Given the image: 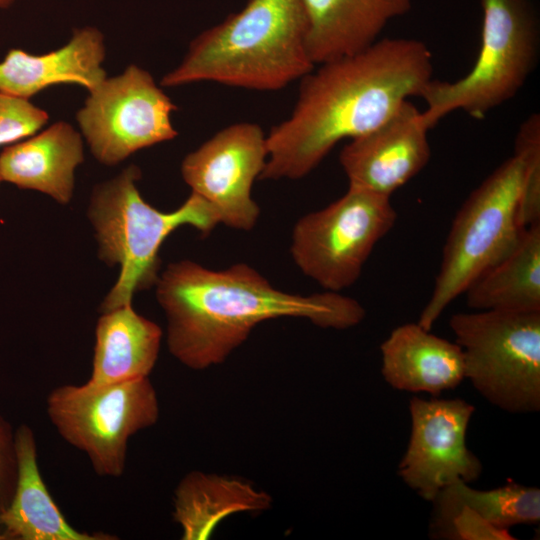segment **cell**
<instances>
[{
    "label": "cell",
    "instance_id": "1",
    "mask_svg": "<svg viewBox=\"0 0 540 540\" xmlns=\"http://www.w3.org/2000/svg\"><path fill=\"white\" fill-rule=\"evenodd\" d=\"M316 66L300 79L292 113L266 135L260 180L306 176L338 142L377 128L433 79L430 49L412 38L378 39Z\"/></svg>",
    "mask_w": 540,
    "mask_h": 540
},
{
    "label": "cell",
    "instance_id": "2",
    "mask_svg": "<svg viewBox=\"0 0 540 540\" xmlns=\"http://www.w3.org/2000/svg\"><path fill=\"white\" fill-rule=\"evenodd\" d=\"M155 286L167 318L169 351L197 370L223 362L266 320L305 318L321 328L342 330L366 314L357 300L340 292L281 291L246 263L213 270L190 260L173 262Z\"/></svg>",
    "mask_w": 540,
    "mask_h": 540
},
{
    "label": "cell",
    "instance_id": "3",
    "mask_svg": "<svg viewBox=\"0 0 540 540\" xmlns=\"http://www.w3.org/2000/svg\"><path fill=\"white\" fill-rule=\"evenodd\" d=\"M301 0H248L244 8L197 35L162 87L196 82L276 91L315 67Z\"/></svg>",
    "mask_w": 540,
    "mask_h": 540
},
{
    "label": "cell",
    "instance_id": "4",
    "mask_svg": "<svg viewBox=\"0 0 540 540\" xmlns=\"http://www.w3.org/2000/svg\"><path fill=\"white\" fill-rule=\"evenodd\" d=\"M140 177L139 167L130 165L97 184L91 194L88 217L96 232L98 256L109 266H120L101 313L131 304L137 291L155 286L160 275L159 249L176 228L190 225L206 235L219 224L212 206L193 192L172 212L155 209L139 193Z\"/></svg>",
    "mask_w": 540,
    "mask_h": 540
},
{
    "label": "cell",
    "instance_id": "5",
    "mask_svg": "<svg viewBox=\"0 0 540 540\" xmlns=\"http://www.w3.org/2000/svg\"><path fill=\"white\" fill-rule=\"evenodd\" d=\"M481 45L471 70L453 81L432 79L420 97L430 129L445 115L462 110L482 118L513 98L527 81L539 52V25L529 0H479Z\"/></svg>",
    "mask_w": 540,
    "mask_h": 540
},
{
    "label": "cell",
    "instance_id": "6",
    "mask_svg": "<svg viewBox=\"0 0 540 540\" xmlns=\"http://www.w3.org/2000/svg\"><path fill=\"white\" fill-rule=\"evenodd\" d=\"M524 162L517 155L499 165L467 197L451 225L441 266L418 323L426 330L487 268L520 238Z\"/></svg>",
    "mask_w": 540,
    "mask_h": 540
},
{
    "label": "cell",
    "instance_id": "7",
    "mask_svg": "<svg viewBox=\"0 0 540 540\" xmlns=\"http://www.w3.org/2000/svg\"><path fill=\"white\" fill-rule=\"evenodd\" d=\"M449 325L464 356L465 378L493 405L540 409V312L457 313Z\"/></svg>",
    "mask_w": 540,
    "mask_h": 540
},
{
    "label": "cell",
    "instance_id": "8",
    "mask_svg": "<svg viewBox=\"0 0 540 540\" xmlns=\"http://www.w3.org/2000/svg\"><path fill=\"white\" fill-rule=\"evenodd\" d=\"M46 411L57 433L85 453L97 475L115 478L125 471L129 439L157 422L159 404L145 377L58 386L48 394Z\"/></svg>",
    "mask_w": 540,
    "mask_h": 540
},
{
    "label": "cell",
    "instance_id": "9",
    "mask_svg": "<svg viewBox=\"0 0 540 540\" xmlns=\"http://www.w3.org/2000/svg\"><path fill=\"white\" fill-rule=\"evenodd\" d=\"M396 219L390 197L349 186L339 199L296 222L291 256L303 274L327 291L340 292L359 279Z\"/></svg>",
    "mask_w": 540,
    "mask_h": 540
},
{
    "label": "cell",
    "instance_id": "10",
    "mask_svg": "<svg viewBox=\"0 0 540 540\" xmlns=\"http://www.w3.org/2000/svg\"><path fill=\"white\" fill-rule=\"evenodd\" d=\"M175 110L153 76L131 64L89 92L76 121L93 156L113 166L141 149L174 139Z\"/></svg>",
    "mask_w": 540,
    "mask_h": 540
},
{
    "label": "cell",
    "instance_id": "11",
    "mask_svg": "<svg viewBox=\"0 0 540 540\" xmlns=\"http://www.w3.org/2000/svg\"><path fill=\"white\" fill-rule=\"evenodd\" d=\"M268 157L266 134L255 123L227 126L185 156L181 175L206 200L219 224L241 231L254 228L260 215L251 196Z\"/></svg>",
    "mask_w": 540,
    "mask_h": 540
},
{
    "label": "cell",
    "instance_id": "12",
    "mask_svg": "<svg viewBox=\"0 0 540 540\" xmlns=\"http://www.w3.org/2000/svg\"><path fill=\"white\" fill-rule=\"evenodd\" d=\"M474 410L459 398L411 399V435L397 473L425 500L432 501L452 483L469 484L481 475L482 464L466 445Z\"/></svg>",
    "mask_w": 540,
    "mask_h": 540
},
{
    "label": "cell",
    "instance_id": "13",
    "mask_svg": "<svg viewBox=\"0 0 540 540\" xmlns=\"http://www.w3.org/2000/svg\"><path fill=\"white\" fill-rule=\"evenodd\" d=\"M409 100L372 131L351 139L339 155L349 186L391 197L428 163L429 128Z\"/></svg>",
    "mask_w": 540,
    "mask_h": 540
},
{
    "label": "cell",
    "instance_id": "14",
    "mask_svg": "<svg viewBox=\"0 0 540 540\" xmlns=\"http://www.w3.org/2000/svg\"><path fill=\"white\" fill-rule=\"evenodd\" d=\"M105 54L104 36L93 26L75 28L64 46L48 53L10 49L0 61V91L30 99L48 87L74 84L90 92L107 77Z\"/></svg>",
    "mask_w": 540,
    "mask_h": 540
},
{
    "label": "cell",
    "instance_id": "15",
    "mask_svg": "<svg viewBox=\"0 0 540 540\" xmlns=\"http://www.w3.org/2000/svg\"><path fill=\"white\" fill-rule=\"evenodd\" d=\"M309 56L318 65L359 52L378 40L412 0H301Z\"/></svg>",
    "mask_w": 540,
    "mask_h": 540
},
{
    "label": "cell",
    "instance_id": "16",
    "mask_svg": "<svg viewBox=\"0 0 540 540\" xmlns=\"http://www.w3.org/2000/svg\"><path fill=\"white\" fill-rule=\"evenodd\" d=\"M381 354L383 378L397 390L438 396L465 378L461 347L418 322L396 327L381 344Z\"/></svg>",
    "mask_w": 540,
    "mask_h": 540
},
{
    "label": "cell",
    "instance_id": "17",
    "mask_svg": "<svg viewBox=\"0 0 540 540\" xmlns=\"http://www.w3.org/2000/svg\"><path fill=\"white\" fill-rule=\"evenodd\" d=\"M83 161L82 135L70 123L58 121L6 147L0 153V178L67 204L75 170Z\"/></svg>",
    "mask_w": 540,
    "mask_h": 540
},
{
    "label": "cell",
    "instance_id": "18",
    "mask_svg": "<svg viewBox=\"0 0 540 540\" xmlns=\"http://www.w3.org/2000/svg\"><path fill=\"white\" fill-rule=\"evenodd\" d=\"M17 480L8 507L0 513L6 540H115L106 533L82 532L71 526L41 476L33 430L15 429Z\"/></svg>",
    "mask_w": 540,
    "mask_h": 540
},
{
    "label": "cell",
    "instance_id": "19",
    "mask_svg": "<svg viewBox=\"0 0 540 540\" xmlns=\"http://www.w3.org/2000/svg\"><path fill=\"white\" fill-rule=\"evenodd\" d=\"M95 338L87 382L108 385L148 377L158 358L162 331L126 304L102 313Z\"/></svg>",
    "mask_w": 540,
    "mask_h": 540
},
{
    "label": "cell",
    "instance_id": "20",
    "mask_svg": "<svg viewBox=\"0 0 540 540\" xmlns=\"http://www.w3.org/2000/svg\"><path fill=\"white\" fill-rule=\"evenodd\" d=\"M464 293L477 311L540 312V223L525 227L512 249Z\"/></svg>",
    "mask_w": 540,
    "mask_h": 540
},
{
    "label": "cell",
    "instance_id": "21",
    "mask_svg": "<svg viewBox=\"0 0 540 540\" xmlns=\"http://www.w3.org/2000/svg\"><path fill=\"white\" fill-rule=\"evenodd\" d=\"M431 502L434 508L430 535L433 538L447 539L452 519L462 508L506 530L540 520V489L512 481L491 490H476L468 483L457 481L441 489Z\"/></svg>",
    "mask_w": 540,
    "mask_h": 540
},
{
    "label": "cell",
    "instance_id": "22",
    "mask_svg": "<svg viewBox=\"0 0 540 540\" xmlns=\"http://www.w3.org/2000/svg\"><path fill=\"white\" fill-rule=\"evenodd\" d=\"M269 503L268 495L245 482L192 472L175 491L173 518L182 528V539H205L227 515L265 509Z\"/></svg>",
    "mask_w": 540,
    "mask_h": 540
},
{
    "label": "cell",
    "instance_id": "23",
    "mask_svg": "<svg viewBox=\"0 0 540 540\" xmlns=\"http://www.w3.org/2000/svg\"><path fill=\"white\" fill-rule=\"evenodd\" d=\"M514 153L524 162L520 199L523 227L540 223V116L530 115L519 127Z\"/></svg>",
    "mask_w": 540,
    "mask_h": 540
},
{
    "label": "cell",
    "instance_id": "24",
    "mask_svg": "<svg viewBox=\"0 0 540 540\" xmlns=\"http://www.w3.org/2000/svg\"><path fill=\"white\" fill-rule=\"evenodd\" d=\"M48 120L47 111L29 99L0 91V146L14 144L36 134Z\"/></svg>",
    "mask_w": 540,
    "mask_h": 540
},
{
    "label": "cell",
    "instance_id": "25",
    "mask_svg": "<svg viewBox=\"0 0 540 540\" xmlns=\"http://www.w3.org/2000/svg\"><path fill=\"white\" fill-rule=\"evenodd\" d=\"M17 480L15 429L0 414V513L9 505Z\"/></svg>",
    "mask_w": 540,
    "mask_h": 540
},
{
    "label": "cell",
    "instance_id": "26",
    "mask_svg": "<svg viewBox=\"0 0 540 540\" xmlns=\"http://www.w3.org/2000/svg\"><path fill=\"white\" fill-rule=\"evenodd\" d=\"M447 539L461 540H510L514 537L467 508L460 509L452 519Z\"/></svg>",
    "mask_w": 540,
    "mask_h": 540
},
{
    "label": "cell",
    "instance_id": "27",
    "mask_svg": "<svg viewBox=\"0 0 540 540\" xmlns=\"http://www.w3.org/2000/svg\"><path fill=\"white\" fill-rule=\"evenodd\" d=\"M16 0H0V9L10 7Z\"/></svg>",
    "mask_w": 540,
    "mask_h": 540
},
{
    "label": "cell",
    "instance_id": "28",
    "mask_svg": "<svg viewBox=\"0 0 540 540\" xmlns=\"http://www.w3.org/2000/svg\"><path fill=\"white\" fill-rule=\"evenodd\" d=\"M0 540H6L1 523H0Z\"/></svg>",
    "mask_w": 540,
    "mask_h": 540
},
{
    "label": "cell",
    "instance_id": "29",
    "mask_svg": "<svg viewBox=\"0 0 540 540\" xmlns=\"http://www.w3.org/2000/svg\"><path fill=\"white\" fill-rule=\"evenodd\" d=\"M1 181H2V180H1V178H0V182H1Z\"/></svg>",
    "mask_w": 540,
    "mask_h": 540
}]
</instances>
